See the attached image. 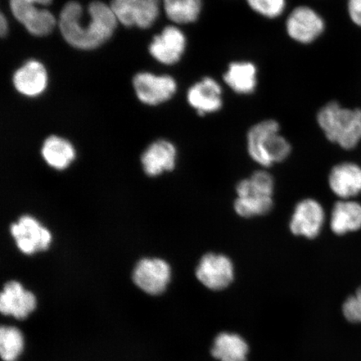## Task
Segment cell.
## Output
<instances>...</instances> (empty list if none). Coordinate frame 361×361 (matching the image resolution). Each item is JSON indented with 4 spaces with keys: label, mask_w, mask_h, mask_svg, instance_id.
<instances>
[{
    "label": "cell",
    "mask_w": 361,
    "mask_h": 361,
    "mask_svg": "<svg viewBox=\"0 0 361 361\" xmlns=\"http://www.w3.org/2000/svg\"><path fill=\"white\" fill-rule=\"evenodd\" d=\"M329 228L337 236L361 229V204L352 200H340L334 204L329 216Z\"/></svg>",
    "instance_id": "18"
},
{
    "label": "cell",
    "mask_w": 361,
    "mask_h": 361,
    "mask_svg": "<svg viewBox=\"0 0 361 361\" xmlns=\"http://www.w3.org/2000/svg\"><path fill=\"white\" fill-rule=\"evenodd\" d=\"M42 157L49 168L66 170L75 159V149L70 141L56 135H49L42 143Z\"/></svg>",
    "instance_id": "20"
},
{
    "label": "cell",
    "mask_w": 361,
    "mask_h": 361,
    "mask_svg": "<svg viewBox=\"0 0 361 361\" xmlns=\"http://www.w3.org/2000/svg\"><path fill=\"white\" fill-rule=\"evenodd\" d=\"M140 0H112L111 8L117 20L126 27L134 25L135 11Z\"/></svg>",
    "instance_id": "26"
},
{
    "label": "cell",
    "mask_w": 361,
    "mask_h": 361,
    "mask_svg": "<svg viewBox=\"0 0 361 361\" xmlns=\"http://www.w3.org/2000/svg\"><path fill=\"white\" fill-rule=\"evenodd\" d=\"M211 354L220 361H247L248 345L238 334L223 332L215 338Z\"/></svg>",
    "instance_id": "21"
},
{
    "label": "cell",
    "mask_w": 361,
    "mask_h": 361,
    "mask_svg": "<svg viewBox=\"0 0 361 361\" xmlns=\"http://www.w3.org/2000/svg\"><path fill=\"white\" fill-rule=\"evenodd\" d=\"M316 123L329 142L350 151L361 141V110L350 109L337 102L323 106L316 115Z\"/></svg>",
    "instance_id": "3"
},
{
    "label": "cell",
    "mask_w": 361,
    "mask_h": 361,
    "mask_svg": "<svg viewBox=\"0 0 361 361\" xmlns=\"http://www.w3.org/2000/svg\"><path fill=\"white\" fill-rule=\"evenodd\" d=\"M52 0H10L11 11L28 32L38 37L48 35L56 25L51 11L39 6H48Z\"/></svg>",
    "instance_id": "6"
},
{
    "label": "cell",
    "mask_w": 361,
    "mask_h": 361,
    "mask_svg": "<svg viewBox=\"0 0 361 361\" xmlns=\"http://www.w3.org/2000/svg\"><path fill=\"white\" fill-rule=\"evenodd\" d=\"M160 13V0H140L135 13L134 25L148 29L154 24Z\"/></svg>",
    "instance_id": "24"
},
{
    "label": "cell",
    "mask_w": 361,
    "mask_h": 361,
    "mask_svg": "<svg viewBox=\"0 0 361 361\" xmlns=\"http://www.w3.org/2000/svg\"><path fill=\"white\" fill-rule=\"evenodd\" d=\"M13 83L17 92L26 97L40 96L48 85V74L39 61L30 60L16 71Z\"/></svg>",
    "instance_id": "17"
},
{
    "label": "cell",
    "mask_w": 361,
    "mask_h": 361,
    "mask_svg": "<svg viewBox=\"0 0 361 361\" xmlns=\"http://www.w3.org/2000/svg\"><path fill=\"white\" fill-rule=\"evenodd\" d=\"M342 313L347 322L361 324V286L353 295L347 298L342 305Z\"/></svg>",
    "instance_id": "27"
},
{
    "label": "cell",
    "mask_w": 361,
    "mask_h": 361,
    "mask_svg": "<svg viewBox=\"0 0 361 361\" xmlns=\"http://www.w3.org/2000/svg\"><path fill=\"white\" fill-rule=\"evenodd\" d=\"M133 87L138 100L147 106H158L173 97L178 85L169 75L142 72L135 75Z\"/></svg>",
    "instance_id": "10"
},
{
    "label": "cell",
    "mask_w": 361,
    "mask_h": 361,
    "mask_svg": "<svg viewBox=\"0 0 361 361\" xmlns=\"http://www.w3.org/2000/svg\"><path fill=\"white\" fill-rule=\"evenodd\" d=\"M248 157L261 169L281 164L290 157L293 147L281 133L276 120L266 119L252 125L246 135Z\"/></svg>",
    "instance_id": "2"
},
{
    "label": "cell",
    "mask_w": 361,
    "mask_h": 361,
    "mask_svg": "<svg viewBox=\"0 0 361 361\" xmlns=\"http://www.w3.org/2000/svg\"><path fill=\"white\" fill-rule=\"evenodd\" d=\"M328 185L340 200H352L361 193V166L350 161L334 166L328 175Z\"/></svg>",
    "instance_id": "15"
},
{
    "label": "cell",
    "mask_w": 361,
    "mask_h": 361,
    "mask_svg": "<svg viewBox=\"0 0 361 361\" xmlns=\"http://www.w3.org/2000/svg\"><path fill=\"white\" fill-rule=\"evenodd\" d=\"M16 245L22 254L32 255L47 251L52 243L51 231L31 215H23L10 227Z\"/></svg>",
    "instance_id": "7"
},
{
    "label": "cell",
    "mask_w": 361,
    "mask_h": 361,
    "mask_svg": "<svg viewBox=\"0 0 361 361\" xmlns=\"http://www.w3.org/2000/svg\"><path fill=\"white\" fill-rule=\"evenodd\" d=\"M36 307L33 293L26 290L17 281L8 282L0 295V310L4 315H12L16 319L28 317Z\"/></svg>",
    "instance_id": "16"
},
{
    "label": "cell",
    "mask_w": 361,
    "mask_h": 361,
    "mask_svg": "<svg viewBox=\"0 0 361 361\" xmlns=\"http://www.w3.org/2000/svg\"><path fill=\"white\" fill-rule=\"evenodd\" d=\"M171 276V269L168 262L158 258H145L138 261L133 274L135 286L152 295L164 293Z\"/></svg>",
    "instance_id": "11"
},
{
    "label": "cell",
    "mask_w": 361,
    "mask_h": 361,
    "mask_svg": "<svg viewBox=\"0 0 361 361\" xmlns=\"http://www.w3.org/2000/svg\"><path fill=\"white\" fill-rule=\"evenodd\" d=\"M8 32V22L4 17V13H1L0 15V35H1L2 37L6 35Z\"/></svg>",
    "instance_id": "29"
},
{
    "label": "cell",
    "mask_w": 361,
    "mask_h": 361,
    "mask_svg": "<svg viewBox=\"0 0 361 361\" xmlns=\"http://www.w3.org/2000/svg\"><path fill=\"white\" fill-rule=\"evenodd\" d=\"M235 193L233 210L239 218H259L269 214L274 209V194L265 191L248 177L238 180Z\"/></svg>",
    "instance_id": "4"
},
{
    "label": "cell",
    "mask_w": 361,
    "mask_h": 361,
    "mask_svg": "<svg viewBox=\"0 0 361 361\" xmlns=\"http://www.w3.org/2000/svg\"><path fill=\"white\" fill-rule=\"evenodd\" d=\"M286 32L295 42L309 44L315 42L326 29V23L314 8L298 6L290 13L286 23Z\"/></svg>",
    "instance_id": "9"
},
{
    "label": "cell",
    "mask_w": 361,
    "mask_h": 361,
    "mask_svg": "<svg viewBox=\"0 0 361 361\" xmlns=\"http://www.w3.org/2000/svg\"><path fill=\"white\" fill-rule=\"evenodd\" d=\"M248 7L267 19H276L286 11V0H246Z\"/></svg>",
    "instance_id": "25"
},
{
    "label": "cell",
    "mask_w": 361,
    "mask_h": 361,
    "mask_svg": "<svg viewBox=\"0 0 361 361\" xmlns=\"http://www.w3.org/2000/svg\"><path fill=\"white\" fill-rule=\"evenodd\" d=\"M84 13L78 2H68L61 12L59 27L63 38L72 47L90 51L111 37L118 20L111 6L101 1L90 4L87 22Z\"/></svg>",
    "instance_id": "1"
},
{
    "label": "cell",
    "mask_w": 361,
    "mask_h": 361,
    "mask_svg": "<svg viewBox=\"0 0 361 361\" xmlns=\"http://www.w3.org/2000/svg\"><path fill=\"white\" fill-rule=\"evenodd\" d=\"M24 349V337L16 327L3 326L0 331V355L4 361H16Z\"/></svg>",
    "instance_id": "23"
},
{
    "label": "cell",
    "mask_w": 361,
    "mask_h": 361,
    "mask_svg": "<svg viewBox=\"0 0 361 361\" xmlns=\"http://www.w3.org/2000/svg\"><path fill=\"white\" fill-rule=\"evenodd\" d=\"M224 92L215 79L206 76L188 89V105L200 116L214 114L224 106Z\"/></svg>",
    "instance_id": "12"
},
{
    "label": "cell",
    "mask_w": 361,
    "mask_h": 361,
    "mask_svg": "<svg viewBox=\"0 0 361 361\" xmlns=\"http://www.w3.org/2000/svg\"><path fill=\"white\" fill-rule=\"evenodd\" d=\"M348 12L350 20L361 27V0H349Z\"/></svg>",
    "instance_id": "28"
},
{
    "label": "cell",
    "mask_w": 361,
    "mask_h": 361,
    "mask_svg": "<svg viewBox=\"0 0 361 361\" xmlns=\"http://www.w3.org/2000/svg\"><path fill=\"white\" fill-rule=\"evenodd\" d=\"M224 83L238 94H251L258 85V70L254 63L233 61L230 63L223 76Z\"/></svg>",
    "instance_id": "19"
},
{
    "label": "cell",
    "mask_w": 361,
    "mask_h": 361,
    "mask_svg": "<svg viewBox=\"0 0 361 361\" xmlns=\"http://www.w3.org/2000/svg\"><path fill=\"white\" fill-rule=\"evenodd\" d=\"M186 47L187 39L183 31L177 26L170 25L155 36L149 51L161 64L171 66L180 60Z\"/></svg>",
    "instance_id": "14"
},
{
    "label": "cell",
    "mask_w": 361,
    "mask_h": 361,
    "mask_svg": "<svg viewBox=\"0 0 361 361\" xmlns=\"http://www.w3.org/2000/svg\"><path fill=\"white\" fill-rule=\"evenodd\" d=\"M196 277L209 290H223L234 279V265L231 259L224 254L207 252L198 262Z\"/></svg>",
    "instance_id": "8"
},
{
    "label": "cell",
    "mask_w": 361,
    "mask_h": 361,
    "mask_svg": "<svg viewBox=\"0 0 361 361\" xmlns=\"http://www.w3.org/2000/svg\"><path fill=\"white\" fill-rule=\"evenodd\" d=\"M178 155L174 143L166 139L157 140L142 152L141 164L143 171L151 178L171 173L177 166Z\"/></svg>",
    "instance_id": "13"
},
{
    "label": "cell",
    "mask_w": 361,
    "mask_h": 361,
    "mask_svg": "<svg viewBox=\"0 0 361 361\" xmlns=\"http://www.w3.org/2000/svg\"><path fill=\"white\" fill-rule=\"evenodd\" d=\"M164 8L169 19L178 25L192 24L200 18L202 0H164Z\"/></svg>",
    "instance_id": "22"
},
{
    "label": "cell",
    "mask_w": 361,
    "mask_h": 361,
    "mask_svg": "<svg viewBox=\"0 0 361 361\" xmlns=\"http://www.w3.org/2000/svg\"><path fill=\"white\" fill-rule=\"evenodd\" d=\"M326 214L322 202L313 197H305L293 207L288 229L293 236L313 240L322 233L326 224Z\"/></svg>",
    "instance_id": "5"
}]
</instances>
